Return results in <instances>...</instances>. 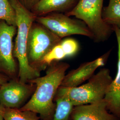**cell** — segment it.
I'll use <instances>...</instances> for the list:
<instances>
[{
	"label": "cell",
	"mask_w": 120,
	"mask_h": 120,
	"mask_svg": "<svg viewBox=\"0 0 120 120\" xmlns=\"http://www.w3.org/2000/svg\"><path fill=\"white\" fill-rule=\"evenodd\" d=\"M70 65L56 61L46 69L45 75L30 81L36 85L34 93L21 110H30L38 113L42 120H52L56 109L54 98Z\"/></svg>",
	"instance_id": "6da1fadb"
},
{
	"label": "cell",
	"mask_w": 120,
	"mask_h": 120,
	"mask_svg": "<svg viewBox=\"0 0 120 120\" xmlns=\"http://www.w3.org/2000/svg\"><path fill=\"white\" fill-rule=\"evenodd\" d=\"M14 9L17 17V34L14 44L13 54L19 66L18 79L24 83L40 76V73L32 68L29 63L27 46L28 36L30 26L36 16L27 9L19 0H9Z\"/></svg>",
	"instance_id": "7a4b0ae2"
},
{
	"label": "cell",
	"mask_w": 120,
	"mask_h": 120,
	"mask_svg": "<svg viewBox=\"0 0 120 120\" xmlns=\"http://www.w3.org/2000/svg\"><path fill=\"white\" fill-rule=\"evenodd\" d=\"M112 80L110 70L103 68L86 84L71 88L60 86L56 93L67 97L74 106L94 103L104 98Z\"/></svg>",
	"instance_id": "3957f363"
},
{
	"label": "cell",
	"mask_w": 120,
	"mask_h": 120,
	"mask_svg": "<svg viewBox=\"0 0 120 120\" xmlns=\"http://www.w3.org/2000/svg\"><path fill=\"white\" fill-rule=\"evenodd\" d=\"M104 0H78L77 4L65 14L82 20L87 26L97 43L107 41L113 32L110 26L102 18Z\"/></svg>",
	"instance_id": "277c9868"
},
{
	"label": "cell",
	"mask_w": 120,
	"mask_h": 120,
	"mask_svg": "<svg viewBox=\"0 0 120 120\" xmlns=\"http://www.w3.org/2000/svg\"><path fill=\"white\" fill-rule=\"evenodd\" d=\"M61 40L45 26L35 21L33 22L29 31L27 46V58L30 66L38 71L43 58Z\"/></svg>",
	"instance_id": "5b68a950"
},
{
	"label": "cell",
	"mask_w": 120,
	"mask_h": 120,
	"mask_svg": "<svg viewBox=\"0 0 120 120\" xmlns=\"http://www.w3.org/2000/svg\"><path fill=\"white\" fill-rule=\"evenodd\" d=\"M35 21L46 27L61 39L73 35L93 38L92 33L84 22L77 18H72L65 13H50L36 17Z\"/></svg>",
	"instance_id": "8992f818"
},
{
	"label": "cell",
	"mask_w": 120,
	"mask_h": 120,
	"mask_svg": "<svg viewBox=\"0 0 120 120\" xmlns=\"http://www.w3.org/2000/svg\"><path fill=\"white\" fill-rule=\"evenodd\" d=\"M17 27L0 20V73L10 79H18L19 66L13 54Z\"/></svg>",
	"instance_id": "52a82bcc"
},
{
	"label": "cell",
	"mask_w": 120,
	"mask_h": 120,
	"mask_svg": "<svg viewBox=\"0 0 120 120\" xmlns=\"http://www.w3.org/2000/svg\"><path fill=\"white\" fill-rule=\"evenodd\" d=\"M36 85L10 79L0 86V105L5 108L20 109L34 94Z\"/></svg>",
	"instance_id": "ba28073f"
},
{
	"label": "cell",
	"mask_w": 120,
	"mask_h": 120,
	"mask_svg": "<svg viewBox=\"0 0 120 120\" xmlns=\"http://www.w3.org/2000/svg\"><path fill=\"white\" fill-rule=\"evenodd\" d=\"M111 52V50H110L96 59L83 63L77 69L70 71L64 76L60 86L75 87L89 80L94 74L97 69L106 64Z\"/></svg>",
	"instance_id": "9c48e42d"
},
{
	"label": "cell",
	"mask_w": 120,
	"mask_h": 120,
	"mask_svg": "<svg viewBox=\"0 0 120 120\" xmlns=\"http://www.w3.org/2000/svg\"><path fill=\"white\" fill-rule=\"evenodd\" d=\"M72 120H119L109 112L103 99L94 103L74 106L70 116Z\"/></svg>",
	"instance_id": "30bf717a"
},
{
	"label": "cell",
	"mask_w": 120,
	"mask_h": 120,
	"mask_svg": "<svg viewBox=\"0 0 120 120\" xmlns=\"http://www.w3.org/2000/svg\"><path fill=\"white\" fill-rule=\"evenodd\" d=\"M117 43V69L115 77L112 79L105 96L109 111L120 120V29H113Z\"/></svg>",
	"instance_id": "8fae6325"
},
{
	"label": "cell",
	"mask_w": 120,
	"mask_h": 120,
	"mask_svg": "<svg viewBox=\"0 0 120 120\" xmlns=\"http://www.w3.org/2000/svg\"><path fill=\"white\" fill-rule=\"evenodd\" d=\"M78 0H39L31 11L36 17L50 13H67L77 4Z\"/></svg>",
	"instance_id": "7c38bea8"
},
{
	"label": "cell",
	"mask_w": 120,
	"mask_h": 120,
	"mask_svg": "<svg viewBox=\"0 0 120 120\" xmlns=\"http://www.w3.org/2000/svg\"><path fill=\"white\" fill-rule=\"evenodd\" d=\"M54 101L56 109L52 120H69L74 107L70 99L64 95L56 93Z\"/></svg>",
	"instance_id": "4fadbf2b"
},
{
	"label": "cell",
	"mask_w": 120,
	"mask_h": 120,
	"mask_svg": "<svg viewBox=\"0 0 120 120\" xmlns=\"http://www.w3.org/2000/svg\"><path fill=\"white\" fill-rule=\"evenodd\" d=\"M102 18L112 29H120V0H109L107 6L103 8Z\"/></svg>",
	"instance_id": "5bb4252c"
},
{
	"label": "cell",
	"mask_w": 120,
	"mask_h": 120,
	"mask_svg": "<svg viewBox=\"0 0 120 120\" xmlns=\"http://www.w3.org/2000/svg\"><path fill=\"white\" fill-rule=\"evenodd\" d=\"M67 56L60 43L52 49L46 55L39 64L38 71L41 73L45 70L52 63L56 61H59L63 60Z\"/></svg>",
	"instance_id": "9a60e30c"
},
{
	"label": "cell",
	"mask_w": 120,
	"mask_h": 120,
	"mask_svg": "<svg viewBox=\"0 0 120 120\" xmlns=\"http://www.w3.org/2000/svg\"><path fill=\"white\" fill-rule=\"evenodd\" d=\"M38 115L34 112L27 110L4 108V120H42Z\"/></svg>",
	"instance_id": "2e32d148"
},
{
	"label": "cell",
	"mask_w": 120,
	"mask_h": 120,
	"mask_svg": "<svg viewBox=\"0 0 120 120\" xmlns=\"http://www.w3.org/2000/svg\"><path fill=\"white\" fill-rule=\"evenodd\" d=\"M0 20L17 27V17L9 0H0Z\"/></svg>",
	"instance_id": "e0dca14e"
},
{
	"label": "cell",
	"mask_w": 120,
	"mask_h": 120,
	"mask_svg": "<svg viewBox=\"0 0 120 120\" xmlns=\"http://www.w3.org/2000/svg\"><path fill=\"white\" fill-rule=\"evenodd\" d=\"M60 44L67 57L75 55L79 50V44L74 39L67 38L61 40Z\"/></svg>",
	"instance_id": "ac0fdd59"
},
{
	"label": "cell",
	"mask_w": 120,
	"mask_h": 120,
	"mask_svg": "<svg viewBox=\"0 0 120 120\" xmlns=\"http://www.w3.org/2000/svg\"><path fill=\"white\" fill-rule=\"evenodd\" d=\"M39 0H19L20 3L25 8L31 11Z\"/></svg>",
	"instance_id": "d6986e66"
},
{
	"label": "cell",
	"mask_w": 120,
	"mask_h": 120,
	"mask_svg": "<svg viewBox=\"0 0 120 120\" xmlns=\"http://www.w3.org/2000/svg\"><path fill=\"white\" fill-rule=\"evenodd\" d=\"M10 79L9 77L0 73V86H2L4 83L8 82Z\"/></svg>",
	"instance_id": "ffe728a7"
},
{
	"label": "cell",
	"mask_w": 120,
	"mask_h": 120,
	"mask_svg": "<svg viewBox=\"0 0 120 120\" xmlns=\"http://www.w3.org/2000/svg\"><path fill=\"white\" fill-rule=\"evenodd\" d=\"M4 108L0 105V120H4Z\"/></svg>",
	"instance_id": "44dd1931"
},
{
	"label": "cell",
	"mask_w": 120,
	"mask_h": 120,
	"mask_svg": "<svg viewBox=\"0 0 120 120\" xmlns=\"http://www.w3.org/2000/svg\"><path fill=\"white\" fill-rule=\"evenodd\" d=\"M69 120H71V119H70H70H69Z\"/></svg>",
	"instance_id": "7402d4cb"
}]
</instances>
